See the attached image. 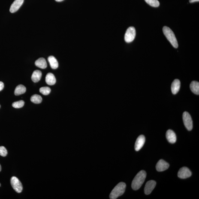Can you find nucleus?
I'll list each match as a JSON object with an SVG mask.
<instances>
[{"instance_id":"12","label":"nucleus","mask_w":199,"mask_h":199,"mask_svg":"<svg viewBox=\"0 0 199 199\" xmlns=\"http://www.w3.org/2000/svg\"><path fill=\"white\" fill-rule=\"evenodd\" d=\"M166 137L170 143H176L177 140L176 135L172 130H169L167 131Z\"/></svg>"},{"instance_id":"30","label":"nucleus","mask_w":199,"mask_h":199,"mask_svg":"<svg viewBox=\"0 0 199 199\" xmlns=\"http://www.w3.org/2000/svg\"><path fill=\"white\" fill-rule=\"evenodd\" d=\"M0 108H1V105H0Z\"/></svg>"},{"instance_id":"23","label":"nucleus","mask_w":199,"mask_h":199,"mask_svg":"<svg viewBox=\"0 0 199 199\" xmlns=\"http://www.w3.org/2000/svg\"><path fill=\"white\" fill-rule=\"evenodd\" d=\"M24 104L25 102L23 100H20V101L14 102L12 104V106L15 108L19 109L23 107Z\"/></svg>"},{"instance_id":"5","label":"nucleus","mask_w":199,"mask_h":199,"mask_svg":"<svg viewBox=\"0 0 199 199\" xmlns=\"http://www.w3.org/2000/svg\"><path fill=\"white\" fill-rule=\"evenodd\" d=\"M182 119L185 126L188 131H191L193 128L192 121L191 116L186 111L184 112L182 115Z\"/></svg>"},{"instance_id":"20","label":"nucleus","mask_w":199,"mask_h":199,"mask_svg":"<svg viewBox=\"0 0 199 199\" xmlns=\"http://www.w3.org/2000/svg\"><path fill=\"white\" fill-rule=\"evenodd\" d=\"M30 100L31 102L35 104H40L41 103L43 99L40 96L34 95L31 97Z\"/></svg>"},{"instance_id":"2","label":"nucleus","mask_w":199,"mask_h":199,"mask_svg":"<svg viewBox=\"0 0 199 199\" xmlns=\"http://www.w3.org/2000/svg\"><path fill=\"white\" fill-rule=\"evenodd\" d=\"M126 185L124 182L118 184L112 191L110 195L111 199H116L122 195L125 192Z\"/></svg>"},{"instance_id":"27","label":"nucleus","mask_w":199,"mask_h":199,"mask_svg":"<svg viewBox=\"0 0 199 199\" xmlns=\"http://www.w3.org/2000/svg\"><path fill=\"white\" fill-rule=\"evenodd\" d=\"M55 1H58V2H60V1H63L64 0H55Z\"/></svg>"},{"instance_id":"13","label":"nucleus","mask_w":199,"mask_h":199,"mask_svg":"<svg viewBox=\"0 0 199 199\" xmlns=\"http://www.w3.org/2000/svg\"><path fill=\"white\" fill-rule=\"evenodd\" d=\"M180 87V82L179 79H176L172 83L171 90L174 95H176L179 91Z\"/></svg>"},{"instance_id":"16","label":"nucleus","mask_w":199,"mask_h":199,"mask_svg":"<svg viewBox=\"0 0 199 199\" xmlns=\"http://www.w3.org/2000/svg\"><path fill=\"white\" fill-rule=\"evenodd\" d=\"M191 91L196 95H199V83L198 82L192 81L190 85Z\"/></svg>"},{"instance_id":"6","label":"nucleus","mask_w":199,"mask_h":199,"mask_svg":"<svg viewBox=\"0 0 199 199\" xmlns=\"http://www.w3.org/2000/svg\"><path fill=\"white\" fill-rule=\"evenodd\" d=\"M10 182L13 189L17 193H21L23 190L22 184L18 179L16 177H12L10 179Z\"/></svg>"},{"instance_id":"25","label":"nucleus","mask_w":199,"mask_h":199,"mask_svg":"<svg viewBox=\"0 0 199 199\" xmlns=\"http://www.w3.org/2000/svg\"><path fill=\"white\" fill-rule=\"evenodd\" d=\"M4 83L0 81V91L2 90L4 88Z\"/></svg>"},{"instance_id":"19","label":"nucleus","mask_w":199,"mask_h":199,"mask_svg":"<svg viewBox=\"0 0 199 199\" xmlns=\"http://www.w3.org/2000/svg\"><path fill=\"white\" fill-rule=\"evenodd\" d=\"M26 88L23 85H20L16 87L14 91V95L19 96L25 93L26 92Z\"/></svg>"},{"instance_id":"15","label":"nucleus","mask_w":199,"mask_h":199,"mask_svg":"<svg viewBox=\"0 0 199 199\" xmlns=\"http://www.w3.org/2000/svg\"><path fill=\"white\" fill-rule=\"evenodd\" d=\"M35 65L40 68L44 69L47 67V63L46 59L43 58H40L35 61Z\"/></svg>"},{"instance_id":"11","label":"nucleus","mask_w":199,"mask_h":199,"mask_svg":"<svg viewBox=\"0 0 199 199\" xmlns=\"http://www.w3.org/2000/svg\"><path fill=\"white\" fill-rule=\"evenodd\" d=\"M24 0H15L10 6V12L12 13L15 12L19 9L23 4Z\"/></svg>"},{"instance_id":"26","label":"nucleus","mask_w":199,"mask_h":199,"mask_svg":"<svg viewBox=\"0 0 199 199\" xmlns=\"http://www.w3.org/2000/svg\"><path fill=\"white\" fill-rule=\"evenodd\" d=\"M199 0H190L189 1L190 3H192L197 1H199Z\"/></svg>"},{"instance_id":"22","label":"nucleus","mask_w":199,"mask_h":199,"mask_svg":"<svg viewBox=\"0 0 199 199\" xmlns=\"http://www.w3.org/2000/svg\"><path fill=\"white\" fill-rule=\"evenodd\" d=\"M51 90L48 87H44L40 89V92L44 95H48L50 93Z\"/></svg>"},{"instance_id":"9","label":"nucleus","mask_w":199,"mask_h":199,"mask_svg":"<svg viewBox=\"0 0 199 199\" xmlns=\"http://www.w3.org/2000/svg\"><path fill=\"white\" fill-rule=\"evenodd\" d=\"M169 164L164 160L161 159L158 161L156 165V169L158 172L165 171L169 168Z\"/></svg>"},{"instance_id":"18","label":"nucleus","mask_w":199,"mask_h":199,"mask_svg":"<svg viewBox=\"0 0 199 199\" xmlns=\"http://www.w3.org/2000/svg\"><path fill=\"white\" fill-rule=\"evenodd\" d=\"M48 62L50 64L51 68L53 69H55L57 68L58 67V63L57 60L55 57L51 56L48 58Z\"/></svg>"},{"instance_id":"4","label":"nucleus","mask_w":199,"mask_h":199,"mask_svg":"<svg viewBox=\"0 0 199 199\" xmlns=\"http://www.w3.org/2000/svg\"><path fill=\"white\" fill-rule=\"evenodd\" d=\"M136 36V30L134 27H131L128 28L126 32L124 39L127 43H130L134 41Z\"/></svg>"},{"instance_id":"10","label":"nucleus","mask_w":199,"mask_h":199,"mask_svg":"<svg viewBox=\"0 0 199 199\" xmlns=\"http://www.w3.org/2000/svg\"><path fill=\"white\" fill-rule=\"evenodd\" d=\"M145 141V138L144 135H140L137 137L135 142V151H138L143 148Z\"/></svg>"},{"instance_id":"1","label":"nucleus","mask_w":199,"mask_h":199,"mask_svg":"<svg viewBox=\"0 0 199 199\" xmlns=\"http://www.w3.org/2000/svg\"><path fill=\"white\" fill-rule=\"evenodd\" d=\"M146 173L144 170H141L137 173L133 179L132 183V188L134 190L140 189L145 182Z\"/></svg>"},{"instance_id":"28","label":"nucleus","mask_w":199,"mask_h":199,"mask_svg":"<svg viewBox=\"0 0 199 199\" xmlns=\"http://www.w3.org/2000/svg\"><path fill=\"white\" fill-rule=\"evenodd\" d=\"M1 164H0V172L1 171Z\"/></svg>"},{"instance_id":"24","label":"nucleus","mask_w":199,"mask_h":199,"mask_svg":"<svg viewBox=\"0 0 199 199\" xmlns=\"http://www.w3.org/2000/svg\"><path fill=\"white\" fill-rule=\"evenodd\" d=\"M7 154V151L4 146H0V155L1 156L5 157Z\"/></svg>"},{"instance_id":"3","label":"nucleus","mask_w":199,"mask_h":199,"mask_svg":"<svg viewBox=\"0 0 199 199\" xmlns=\"http://www.w3.org/2000/svg\"><path fill=\"white\" fill-rule=\"evenodd\" d=\"M163 31L164 35H165L167 40L170 41L173 47L175 48H177L178 44L177 40L175 37L174 33L172 30L168 27L164 26L163 28Z\"/></svg>"},{"instance_id":"29","label":"nucleus","mask_w":199,"mask_h":199,"mask_svg":"<svg viewBox=\"0 0 199 199\" xmlns=\"http://www.w3.org/2000/svg\"><path fill=\"white\" fill-rule=\"evenodd\" d=\"M1 184H0V187H1Z\"/></svg>"},{"instance_id":"17","label":"nucleus","mask_w":199,"mask_h":199,"mask_svg":"<svg viewBox=\"0 0 199 199\" xmlns=\"http://www.w3.org/2000/svg\"><path fill=\"white\" fill-rule=\"evenodd\" d=\"M42 73L39 70H35L33 73L31 79L33 82L36 83L39 81L41 79Z\"/></svg>"},{"instance_id":"21","label":"nucleus","mask_w":199,"mask_h":199,"mask_svg":"<svg viewBox=\"0 0 199 199\" xmlns=\"http://www.w3.org/2000/svg\"><path fill=\"white\" fill-rule=\"evenodd\" d=\"M149 5L153 7H158L160 5V3L158 0H145Z\"/></svg>"},{"instance_id":"7","label":"nucleus","mask_w":199,"mask_h":199,"mask_svg":"<svg viewBox=\"0 0 199 199\" xmlns=\"http://www.w3.org/2000/svg\"><path fill=\"white\" fill-rule=\"evenodd\" d=\"M190 170L187 167H184L181 168L178 173V176L182 179H185L190 177L191 176Z\"/></svg>"},{"instance_id":"14","label":"nucleus","mask_w":199,"mask_h":199,"mask_svg":"<svg viewBox=\"0 0 199 199\" xmlns=\"http://www.w3.org/2000/svg\"><path fill=\"white\" fill-rule=\"evenodd\" d=\"M46 81L48 85H53L56 83V78L52 73H49L46 76Z\"/></svg>"},{"instance_id":"8","label":"nucleus","mask_w":199,"mask_h":199,"mask_svg":"<svg viewBox=\"0 0 199 199\" xmlns=\"http://www.w3.org/2000/svg\"><path fill=\"white\" fill-rule=\"evenodd\" d=\"M156 182L154 180H150L147 182L145 186L144 192L146 195H149L155 188L156 185Z\"/></svg>"}]
</instances>
